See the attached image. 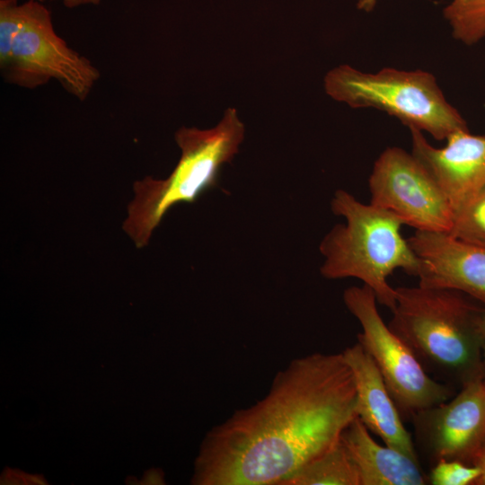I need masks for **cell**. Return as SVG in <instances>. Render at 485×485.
Masks as SVG:
<instances>
[{"label": "cell", "mask_w": 485, "mask_h": 485, "mask_svg": "<svg viewBox=\"0 0 485 485\" xmlns=\"http://www.w3.org/2000/svg\"><path fill=\"white\" fill-rule=\"evenodd\" d=\"M481 470L455 460H441L431 468L428 481L432 485H474Z\"/></svg>", "instance_id": "18"}, {"label": "cell", "mask_w": 485, "mask_h": 485, "mask_svg": "<svg viewBox=\"0 0 485 485\" xmlns=\"http://www.w3.org/2000/svg\"><path fill=\"white\" fill-rule=\"evenodd\" d=\"M37 1H40L42 3L46 0H37ZM62 1H63V4L68 8L76 7L82 4H98L101 2V0H62Z\"/></svg>", "instance_id": "20"}, {"label": "cell", "mask_w": 485, "mask_h": 485, "mask_svg": "<svg viewBox=\"0 0 485 485\" xmlns=\"http://www.w3.org/2000/svg\"><path fill=\"white\" fill-rule=\"evenodd\" d=\"M471 464L481 470V475L474 485H485V440L472 457Z\"/></svg>", "instance_id": "19"}, {"label": "cell", "mask_w": 485, "mask_h": 485, "mask_svg": "<svg viewBox=\"0 0 485 485\" xmlns=\"http://www.w3.org/2000/svg\"><path fill=\"white\" fill-rule=\"evenodd\" d=\"M324 88L332 99L352 108H373L399 119L409 128L445 140L468 129L464 119L449 103L435 76L423 70L385 67L365 73L350 66H337L325 75Z\"/></svg>", "instance_id": "5"}, {"label": "cell", "mask_w": 485, "mask_h": 485, "mask_svg": "<svg viewBox=\"0 0 485 485\" xmlns=\"http://www.w3.org/2000/svg\"><path fill=\"white\" fill-rule=\"evenodd\" d=\"M484 384H485V377H484Z\"/></svg>", "instance_id": "23"}, {"label": "cell", "mask_w": 485, "mask_h": 485, "mask_svg": "<svg viewBox=\"0 0 485 485\" xmlns=\"http://www.w3.org/2000/svg\"><path fill=\"white\" fill-rule=\"evenodd\" d=\"M23 16L24 3L19 4L17 0L0 1V67L6 64L10 57Z\"/></svg>", "instance_id": "17"}, {"label": "cell", "mask_w": 485, "mask_h": 485, "mask_svg": "<svg viewBox=\"0 0 485 485\" xmlns=\"http://www.w3.org/2000/svg\"><path fill=\"white\" fill-rule=\"evenodd\" d=\"M449 234L485 247V186L454 211Z\"/></svg>", "instance_id": "16"}, {"label": "cell", "mask_w": 485, "mask_h": 485, "mask_svg": "<svg viewBox=\"0 0 485 485\" xmlns=\"http://www.w3.org/2000/svg\"><path fill=\"white\" fill-rule=\"evenodd\" d=\"M331 209L346 223L334 225L320 242L324 257L321 275L327 279H359L372 289L377 303L392 311L396 288L388 278L396 269L412 276L419 269V260L402 237L403 224L392 213L364 204L344 190L334 192Z\"/></svg>", "instance_id": "3"}, {"label": "cell", "mask_w": 485, "mask_h": 485, "mask_svg": "<svg viewBox=\"0 0 485 485\" xmlns=\"http://www.w3.org/2000/svg\"><path fill=\"white\" fill-rule=\"evenodd\" d=\"M375 3L376 0H359L357 3V7L361 10L369 12L374 8Z\"/></svg>", "instance_id": "21"}, {"label": "cell", "mask_w": 485, "mask_h": 485, "mask_svg": "<svg viewBox=\"0 0 485 485\" xmlns=\"http://www.w3.org/2000/svg\"><path fill=\"white\" fill-rule=\"evenodd\" d=\"M343 302L357 320V342L379 369L401 417L437 405L454 395L445 383L437 381L422 366L407 344L383 320L375 293L366 285L349 287Z\"/></svg>", "instance_id": "6"}, {"label": "cell", "mask_w": 485, "mask_h": 485, "mask_svg": "<svg viewBox=\"0 0 485 485\" xmlns=\"http://www.w3.org/2000/svg\"><path fill=\"white\" fill-rule=\"evenodd\" d=\"M1 70L8 82L29 89L56 79L82 101L100 77L98 69L56 33L50 12L37 0L24 3L22 26Z\"/></svg>", "instance_id": "7"}, {"label": "cell", "mask_w": 485, "mask_h": 485, "mask_svg": "<svg viewBox=\"0 0 485 485\" xmlns=\"http://www.w3.org/2000/svg\"><path fill=\"white\" fill-rule=\"evenodd\" d=\"M414 444L433 465L441 460L471 464L485 440V384L477 378L457 394L411 417Z\"/></svg>", "instance_id": "9"}, {"label": "cell", "mask_w": 485, "mask_h": 485, "mask_svg": "<svg viewBox=\"0 0 485 485\" xmlns=\"http://www.w3.org/2000/svg\"><path fill=\"white\" fill-rule=\"evenodd\" d=\"M408 242L419 260V286L455 290L485 305V247L446 232L416 230Z\"/></svg>", "instance_id": "10"}, {"label": "cell", "mask_w": 485, "mask_h": 485, "mask_svg": "<svg viewBox=\"0 0 485 485\" xmlns=\"http://www.w3.org/2000/svg\"><path fill=\"white\" fill-rule=\"evenodd\" d=\"M282 485H360L359 475L341 439L287 478Z\"/></svg>", "instance_id": "14"}, {"label": "cell", "mask_w": 485, "mask_h": 485, "mask_svg": "<svg viewBox=\"0 0 485 485\" xmlns=\"http://www.w3.org/2000/svg\"><path fill=\"white\" fill-rule=\"evenodd\" d=\"M244 125L234 108L225 110L213 128H181L175 133L181 158L164 180L136 181L123 229L137 248L146 246L166 213L180 203H193L217 184L222 166L238 153Z\"/></svg>", "instance_id": "4"}, {"label": "cell", "mask_w": 485, "mask_h": 485, "mask_svg": "<svg viewBox=\"0 0 485 485\" xmlns=\"http://www.w3.org/2000/svg\"><path fill=\"white\" fill-rule=\"evenodd\" d=\"M357 470L360 485H424L419 461L382 445L357 417L340 436Z\"/></svg>", "instance_id": "13"}, {"label": "cell", "mask_w": 485, "mask_h": 485, "mask_svg": "<svg viewBox=\"0 0 485 485\" xmlns=\"http://www.w3.org/2000/svg\"><path fill=\"white\" fill-rule=\"evenodd\" d=\"M444 16L456 40L471 46L485 38V0H453Z\"/></svg>", "instance_id": "15"}, {"label": "cell", "mask_w": 485, "mask_h": 485, "mask_svg": "<svg viewBox=\"0 0 485 485\" xmlns=\"http://www.w3.org/2000/svg\"><path fill=\"white\" fill-rule=\"evenodd\" d=\"M341 353L353 374L357 417L384 445L419 461L411 434L372 357L358 342Z\"/></svg>", "instance_id": "12"}, {"label": "cell", "mask_w": 485, "mask_h": 485, "mask_svg": "<svg viewBox=\"0 0 485 485\" xmlns=\"http://www.w3.org/2000/svg\"><path fill=\"white\" fill-rule=\"evenodd\" d=\"M370 204L418 231L449 233L454 210L437 183L411 153L385 148L368 179Z\"/></svg>", "instance_id": "8"}, {"label": "cell", "mask_w": 485, "mask_h": 485, "mask_svg": "<svg viewBox=\"0 0 485 485\" xmlns=\"http://www.w3.org/2000/svg\"><path fill=\"white\" fill-rule=\"evenodd\" d=\"M450 289L396 287L388 327L422 366L460 387L485 377V308Z\"/></svg>", "instance_id": "2"}, {"label": "cell", "mask_w": 485, "mask_h": 485, "mask_svg": "<svg viewBox=\"0 0 485 485\" xmlns=\"http://www.w3.org/2000/svg\"><path fill=\"white\" fill-rule=\"evenodd\" d=\"M484 363H485V349H484Z\"/></svg>", "instance_id": "22"}, {"label": "cell", "mask_w": 485, "mask_h": 485, "mask_svg": "<svg viewBox=\"0 0 485 485\" xmlns=\"http://www.w3.org/2000/svg\"><path fill=\"white\" fill-rule=\"evenodd\" d=\"M353 374L342 353L295 358L269 392L207 436L196 481L204 485H282L340 438L357 417Z\"/></svg>", "instance_id": "1"}, {"label": "cell", "mask_w": 485, "mask_h": 485, "mask_svg": "<svg viewBox=\"0 0 485 485\" xmlns=\"http://www.w3.org/2000/svg\"><path fill=\"white\" fill-rule=\"evenodd\" d=\"M409 129L411 154L437 183L454 213L485 186V136L461 129L445 139V146L435 147L421 131Z\"/></svg>", "instance_id": "11"}]
</instances>
